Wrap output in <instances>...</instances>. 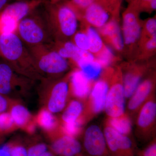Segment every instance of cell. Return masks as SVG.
Instances as JSON below:
<instances>
[{
  "label": "cell",
  "mask_w": 156,
  "mask_h": 156,
  "mask_svg": "<svg viewBox=\"0 0 156 156\" xmlns=\"http://www.w3.org/2000/svg\"><path fill=\"white\" fill-rule=\"evenodd\" d=\"M139 12L131 4L123 14L122 34L126 46H133L141 38L142 26Z\"/></svg>",
  "instance_id": "11"
},
{
  "label": "cell",
  "mask_w": 156,
  "mask_h": 156,
  "mask_svg": "<svg viewBox=\"0 0 156 156\" xmlns=\"http://www.w3.org/2000/svg\"><path fill=\"white\" fill-rule=\"evenodd\" d=\"M156 102L154 93L140 108L136 114L135 134L140 140L154 139L155 132Z\"/></svg>",
  "instance_id": "7"
},
{
  "label": "cell",
  "mask_w": 156,
  "mask_h": 156,
  "mask_svg": "<svg viewBox=\"0 0 156 156\" xmlns=\"http://www.w3.org/2000/svg\"><path fill=\"white\" fill-rule=\"evenodd\" d=\"M144 41V51L146 52H153L154 51L156 47V34L149 37L148 38L143 40Z\"/></svg>",
  "instance_id": "33"
},
{
  "label": "cell",
  "mask_w": 156,
  "mask_h": 156,
  "mask_svg": "<svg viewBox=\"0 0 156 156\" xmlns=\"http://www.w3.org/2000/svg\"><path fill=\"white\" fill-rule=\"evenodd\" d=\"M145 31L149 37L156 34V20L155 18L148 19L145 23Z\"/></svg>",
  "instance_id": "32"
},
{
  "label": "cell",
  "mask_w": 156,
  "mask_h": 156,
  "mask_svg": "<svg viewBox=\"0 0 156 156\" xmlns=\"http://www.w3.org/2000/svg\"><path fill=\"white\" fill-rule=\"evenodd\" d=\"M108 148L112 156H134V143L129 136L120 134L105 121L103 131Z\"/></svg>",
  "instance_id": "9"
},
{
  "label": "cell",
  "mask_w": 156,
  "mask_h": 156,
  "mask_svg": "<svg viewBox=\"0 0 156 156\" xmlns=\"http://www.w3.org/2000/svg\"><path fill=\"white\" fill-rule=\"evenodd\" d=\"M51 149L60 156H76L81 152L82 146L75 137L62 133L53 141Z\"/></svg>",
  "instance_id": "17"
},
{
  "label": "cell",
  "mask_w": 156,
  "mask_h": 156,
  "mask_svg": "<svg viewBox=\"0 0 156 156\" xmlns=\"http://www.w3.org/2000/svg\"><path fill=\"white\" fill-rule=\"evenodd\" d=\"M27 48L37 71L43 79L44 76L45 79H56L69 68L67 59L60 56L51 44Z\"/></svg>",
  "instance_id": "3"
},
{
  "label": "cell",
  "mask_w": 156,
  "mask_h": 156,
  "mask_svg": "<svg viewBox=\"0 0 156 156\" xmlns=\"http://www.w3.org/2000/svg\"><path fill=\"white\" fill-rule=\"evenodd\" d=\"M101 1V0H69L67 3L77 13L78 11H83L92 3Z\"/></svg>",
  "instance_id": "28"
},
{
  "label": "cell",
  "mask_w": 156,
  "mask_h": 156,
  "mask_svg": "<svg viewBox=\"0 0 156 156\" xmlns=\"http://www.w3.org/2000/svg\"><path fill=\"white\" fill-rule=\"evenodd\" d=\"M0 56L18 73L32 80L43 79L28 48L16 33L0 35Z\"/></svg>",
  "instance_id": "2"
},
{
  "label": "cell",
  "mask_w": 156,
  "mask_h": 156,
  "mask_svg": "<svg viewBox=\"0 0 156 156\" xmlns=\"http://www.w3.org/2000/svg\"><path fill=\"white\" fill-rule=\"evenodd\" d=\"M83 146L89 156H112L103 132L96 125H92L87 128L84 134Z\"/></svg>",
  "instance_id": "12"
},
{
  "label": "cell",
  "mask_w": 156,
  "mask_h": 156,
  "mask_svg": "<svg viewBox=\"0 0 156 156\" xmlns=\"http://www.w3.org/2000/svg\"><path fill=\"white\" fill-rule=\"evenodd\" d=\"M83 110V105L82 102L78 100L72 101L62 115V123L73 122L76 121L80 116Z\"/></svg>",
  "instance_id": "21"
},
{
  "label": "cell",
  "mask_w": 156,
  "mask_h": 156,
  "mask_svg": "<svg viewBox=\"0 0 156 156\" xmlns=\"http://www.w3.org/2000/svg\"><path fill=\"white\" fill-rule=\"evenodd\" d=\"M111 71V67L105 69L101 77L92 86L80 116L85 124L104 110Z\"/></svg>",
  "instance_id": "5"
},
{
  "label": "cell",
  "mask_w": 156,
  "mask_h": 156,
  "mask_svg": "<svg viewBox=\"0 0 156 156\" xmlns=\"http://www.w3.org/2000/svg\"><path fill=\"white\" fill-rule=\"evenodd\" d=\"M77 66L84 75L92 82L99 77L102 72L103 68L95 58L80 62Z\"/></svg>",
  "instance_id": "19"
},
{
  "label": "cell",
  "mask_w": 156,
  "mask_h": 156,
  "mask_svg": "<svg viewBox=\"0 0 156 156\" xmlns=\"http://www.w3.org/2000/svg\"><path fill=\"white\" fill-rule=\"evenodd\" d=\"M73 38V43L82 50L89 51L90 44L87 34L83 32H76Z\"/></svg>",
  "instance_id": "27"
},
{
  "label": "cell",
  "mask_w": 156,
  "mask_h": 156,
  "mask_svg": "<svg viewBox=\"0 0 156 156\" xmlns=\"http://www.w3.org/2000/svg\"><path fill=\"white\" fill-rule=\"evenodd\" d=\"M122 71L125 97L130 98L140 83L142 78L147 73L148 68L144 65L130 64Z\"/></svg>",
  "instance_id": "14"
},
{
  "label": "cell",
  "mask_w": 156,
  "mask_h": 156,
  "mask_svg": "<svg viewBox=\"0 0 156 156\" xmlns=\"http://www.w3.org/2000/svg\"><path fill=\"white\" fill-rule=\"evenodd\" d=\"M109 124L116 131L122 134L129 136L132 131V120L128 113L125 112L120 116L114 118H108Z\"/></svg>",
  "instance_id": "20"
},
{
  "label": "cell",
  "mask_w": 156,
  "mask_h": 156,
  "mask_svg": "<svg viewBox=\"0 0 156 156\" xmlns=\"http://www.w3.org/2000/svg\"><path fill=\"white\" fill-rule=\"evenodd\" d=\"M9 107V100L5 95L0 94V114L5 112Z\"/></svg>",
  "instance_id": "36"
},
{
  "label": "cell",
  "mask_w": 156,
  "mask_h": 156,
  "mask_svg": "<svg viewBox=\"0 0 156 156\" xmlns=\"http://www.w3.org/2000/svg\"><path fill=\"white\" fill-rule=\"evenodd\" d=\"M37 120L39 126L46 131H53L57 127L56 118L47 108L43 109L40 112Z\"/></svg>",
  "instance_id": "24"
},
{
  "label": "cell",
  "mask_w": 156,
  "mask_h": 156,
  "mask_svg": "<svg viewBox=\"0 0 156 156\" xmlns=\"http://www.w3.org/2000/svg\"><path fill=\"white\" fill-rule=\"evenodd\" d=\"M42 80L45 89L49 93L47 109L53 113L62 111L66 104L69 91V76L67 79L58 80L45 78Z\"/></svg>",
  "instance_id": "8"
},
{
  "label": "cell",
  "mask_w": 156,
  "mask_h": 156,
  "mask_svg": "<svg viewBox=\"0 0 156 156\" xmlns=\"http://www.w3.org/2000/svg\"><path fill=\"white\" fill-rule=\"evenodd\" d=\"M122 0H102V2L112 13L117 14Z\"/></svg>",
  "instance_id": "34"
},
{
  "label": "cell",
  "mask_w": 156,
  "mask_h": 156,
  "mask_svg": "<svg viewBox=\"0 0 156 156\" xmlns=\"http://www.w3.org/2000/svg\"><path fill=\"white\" fill-rule=\"evenodd\" d=\"M86 33L89 38L90 44L89 51L96 56L104 47L102 39L97 31L92 27H87Z\"/></svg>",
  "instance_id": "23"
},
{
  "label": "cell",
  "mask_w": 156,
  "mask_h": 156,
  "mask_svg": "<svg viewBox=\"0 0 156 156\" xmlns=\"http://www.w3.org/2000/svg\"><path fill=\"white\" fill-rule=\"evenodd\" d=\"M14 125L23 127L28 123L30 117L29 112L25 107L21 105H13L10 112Z\"/></svg>",
  "instance_id": "22"
},
{
  "label": "cell",
  "mask_w": 156,
  "mask_h": 156,
  "mask_svg": "<svg viewBox=\"0 0 156 156\" xmlns=\"http://www.w3.org/2000/svg\"><path fill=\"white\" fill-rule=\"evenodd\" d=\"M134 156H156L155 138H154L145 148L135 154Z\"/></svg>",
  "instance_id": "30"
},
{
  "label": "cell",
  "mask_w": 156,
  "mask_h": 156,
  "mask_svg": "<svg viewBox=\"0 0 156 156\" xmlns=\"http://www.w3.org/2000/svg\"><path fill=\"white\" fill-rule=\"evenodd\" d=\"M11 156H27V151L21 146L11 148Z\"/></svg>",
  "instance_id": "35"
},
{
  "label": "cell",
  "mask_w": 156,
  "mask_h": 156,
  "mask_svg": "<svg viewBox=\"0 0 156 156\" xmlns=\"http://www.w3.org/2000/svg\"><path fill=\"white\" fill-rule=\"evenodd\" d=\"M36 9L21 20L17 26L16 33L27 47L53 42L43 14H39Z\"/></svg>",
  "instance_id": "4"
},
{
  "label": "cell",
  "mask_w": 156,
  "mask_h": 156,
  "mask_svg": "<svg viewBox=\"0 0 156 156\" xmlns=\"http://www.w3.org/2000/svg\"><path fill=\"white\" fill-rule=\"evenodd\" d=\"M43 16L54 41H68L76 32L78 16L67 2L44 1Z\"/></svg>",
  "instance_id": "1"
},
{
  "label": "cell",
  "mask_w": 156,
  "mask_h": 156,
  "mask_svg": "<svg viewBox=\"0 0 156 156\" xmlns=\"http://www.w3.org/2000/svg\"><path fill=\"white\" fill-rule=\"evenodd\" d=\"M100 29L101 35L114 49L119 52L122 51L125 44L119 25L116 19L111 20Z\"/></svg>",
  "instance_id": "18"
},
{
  "label": "cell",
  "mask_w": 156,
  "mask_h": 156,
  "mask_svg": "<svg viewBox=\"0 0 156 156\" xmlns=\"http://www.w3.org/2000/svg\"><path fill=\"white\" fill-rule=\"evenodd\" d=\"M69 90L75 97L87 100L92 89L93 82L89 80L80 69L74 70L69 75Z\"/></svg>",
  "instance_id": "16"
},
{
  "label": "cell",
  "mask_w": 156,
  "mask_h": 156,
  "mask_svg": "<svg viewBox=\"0 0 156 156\" xmlns=\"http://www.w3.org/2000/svg\"><path fill=\"white\" fill-rule=\"evenodd\" d=\"M96 56L95 59L100 63L103 69L109 67V66L112 63L114 58V56L112 49L105 45L103 49Z\"/></svg>",
  "instance_id": "26"
},
{
  "label": "cell",
  "mask_w": 156,
  "mask_h": 156,
  "mask_svg": "<svg viewBox=\"0 0 156 156\" xmlns=\"http://www.w3.org/2000/svg\"><path fill=\"white\" fill-rule=\"evenodd\" d=\"M45 1H49L52 2H62L63 0H45Z\"/></svg>",
  "instance_id": "41"
},
{
  "label": "cell",
  "mask_w": 156,
  "mask_h": 156,
  "mask_svg": "<svg viewBox=\"0 0 156 156\" xmlns=\"http://www.w3.org/2000/svg\"><path fill=\"white\" fill-rule=\"evenodd\" d=\"M155 81V75L153 73L140 82L128 102L126 112L130 116L136 115L143 105L154 93Z\"/></svg>",
  "instance_id": "13"
},
{
  "label": "cell",
  "mask_w": 156,
  "mask_h": 156,
  "mask_svg": "<svg viewBox=\"0 0 156 156\" xmlns=\"http://www.w3.org/2000/svg\"><path fill=\"white\" fill-rule=\"evenodd\" d=\"M14 123L10 113H2L0 114V131H8L13 128Z\"/></svg>",
  "instance_id": "29"
},
{
  "label": "cell",
  "mask_w": 156,
  "mask_h": 156,
  "mask_svg": "<svg viewBox=\"0 0 156 156\" xmlns=\"http://www.w3.org/2000/svg\"><path fill=\"white\" fill-rule=\"evenodd\" d=\"M0 156H11V148L6 146L0 149Z\"/></svg>",
  "instance_id": "37"
},
{
  "label": "cell",
  "mask_w": 156,
  "mask_h": 156,
  "mask_svg": "<svg viewBox=\"0 0 156 156\" xmlns=\"http://www.w3.org/2000/svg\"><path fill=\"white\" fill-rule=\"evenodd\" d=\"M134 1V0H133V1Z\"/></svg>",
  "instance_id": "43"
},
{
  "label": "cell",
  "mask_w": 156,
  "mask_h": 156,
  "mask_svg": "<svg viewBox=\"0 0 156 156\" xmlns=\"http://www.w3.org/2000/svg\"><path fill=\"white\" fill-rule=\"evenodd\" d=\"M85 125L80 117L76 121L73 122L63 123L61 126L62 133L69 136L75 137L79 136L82 132L83 126Z\"/></svg>",
  "instance_id": "25"
},
{
  "label": "cell",
  "mask_w": 156,
  "mask_h": 156,
  "mask_svg": "<svg viewBox=\"0 0 156 156\" xmlns=\"http://www.w3.org/2000/svg\"><path fill=\"white\" fill-rule=\"evenodd\" d=\"M44 1H45V0H44Z\"/></svg>",
  "instance_id": "44"
},
{
  "label": "cell",
  "mask_w": 156,
  "mask_h": 156,
  "mask_svg": "<svg viewBox=\"0 0 156 156\" xmlns=\"http://www.w3.org/2000/svg\"><path fill=\"white\" fill-rule=\"evenodd\" d=\"M83 17L89 24L100 28L109 21L110 11L103 3L98 1L92 3L85 9Z\"/></svg>",
  "instance_id": "15"
},
{
  "label": "cell",
  "mask_w": 156,
  "mask_h": 156,
  "mask_svg": "<svg viewBox=\"0 0 156 156\" xmlns=\"http://www.w3.org/2000/svg\"><path fill=\"white\" fill-rule=\"evenodd\" d=\"M41 156H54V155L52 153L48 151H46L44 153H43V154Z\"/></svg>",
  "instance_id": "40"
},
{
  "label": "cell",
  "mask_w": 156,
  "mask_h": 156,
  "mask_svg": "<svg viewBox=\"0 0 156 156\" xmlns=\"http://www.w3.org/2000/svg\"><path fill=\"white\" fill-rule=\"evenodd\" d=\"M9 0H0V11H2L7 5Z\"/></svg>",
  "instance_id": "39"
},
{
  "label": "cell",
  "mask_w": 156,
  "mask_h": 156,
  "mask_svg": "<svg viewBox=\"0 0 156 156\" xmlns=\"http://www.w3.org/2000/svg\"><path fill=\"white\" fill-rule=\"evenodd\" d=\"M125 98L121 68H112L104 108L108 118H117L125 112Z\"/></svg>",
  "instance_id": "6"
},
{
  "label": "cell",
  "mask_w": 156,
  "mask_h": 156,
  "mask_svg": "<svg viewBox=\"0 0 156 156\" xmlns=\"http://www.w3.org/2000/svg\"><path fill=\"white\" fill-rule=\"evenodd\" d=\"M47 146L44 144H38L30 148L27 151V156H41L47 151Z\"/></svg>",
  "instance_id": "31"
},
{
  "label": "cell",
  "mask_w": 156,
  "mask_h": 156,
  "mask_svg": "<svg viewBox=\"0 0 156 156\" xmlns=\"http://www.w3.org/2000/svg\"><path fill=\"white\" fill-rule=\"evenodd\" d=\"M32 80L16 72L5 62L0 63V94L9 95L15 89H25Z\"/></svg>",
  "instance_id": "10"
},
{
  "label": "cell",
  "mask_w": 156,
  "mask_h": 156,
  "mask_svg": "<svg viewBox=\"0 0 156 156\" xmlns=\"http://www.w3.org/2000/svg\"><path fill=\"white\" fill-rule=\"evenodd\" d=\"M27 129L29 133H32L33 132H34L35 131V125L33 123H30L27 126Z\"/></svg>",
  "instance_id": "38"
},
{
  "label": "cell",
  "mask_w": 156,
  "mask_h": 156,
  "mask_svg": "<svg viewBox=\"0 0 156 156\" xmlns=\"http://www.w3.org/2000/svg\"><path fill=\"white\" fill-rule=\"evenodd\" d=\"M76 156H82L81 155V154H78L77 155H76Z\"/></svg>",
  "instance_id": "42"
}]
</instances>
